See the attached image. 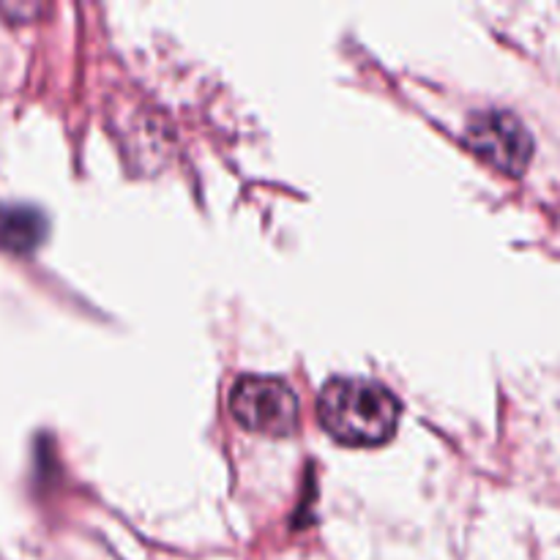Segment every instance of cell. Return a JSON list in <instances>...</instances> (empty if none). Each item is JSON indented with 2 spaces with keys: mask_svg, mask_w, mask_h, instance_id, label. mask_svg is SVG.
<instances>
[{
  "mask_svg": "<svg viewBox=\"0 0 560 560\" xmlns=\"http://www.w3.org/2000/svg\"><path fill=\"white\" fill-rule=\"evenodd\" d=\"M44 217L33 208H9L0 213V244L11 252H31L44 238Z\"/></svg>",
  "mask_w": 560,
  "mask_h": 560,
  "instance_id": "obj_4",
  "label": "cell"
},
{
  "mask_svg": "<svg viewBox=\"0 0 560 560\" xmlns=\"http://www.w3.org/2000/svg\"><path fill=\"white\" fill-rule=\"evenodd\" d=\"M465 142L506 175H523L534 156V137L509 109H479L468 118Z\"/></svg>",
  "mask_w": 560,
  "mask_h": 560,
  "instance_id": "obj_3",
  "label": "cell"
},
{
  "mask_svg": "<svg viewBox=\"0 0 560 560\" xmlns=\"http://www.w3.org/2000/svg\"><path fill=\"white\" fill-rule=\"evenodd\" d=\"M320 424L345 446H381L397 432L399 402L381 383L364 377H334L317 399Z\"/></svg>",
  "mask_w": 560,
  "mask_h": 560,
  "instance_id": "obj_1",
  "label": "cell"
},
{
  "mask_svg": "<svg viewBox=\"0 0 560 560\" xmlns=\"http://www.w3.org/2000/svg\"><path fill=\"white\" fill-rule=\"evenodd\" d=\"M230 410L244 430L268 438L299 430V397L279 377L244 375L230 394Z\"/></svg>",
  "mask_w": 560,
  "mask_h": 560,
  "instance_id": "obj_2",
  "label": "cell"
}]
</instances>
